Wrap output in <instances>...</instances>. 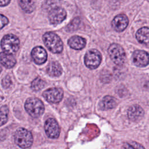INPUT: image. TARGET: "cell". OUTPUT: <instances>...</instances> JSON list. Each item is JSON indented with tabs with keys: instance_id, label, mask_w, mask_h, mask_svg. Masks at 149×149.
<instances>
[{
	"instance_id": "obj_1",
	"label": "cell",
	"mask_w": 149,
	"mask_h": 149,
	"mask_svg": "<svg viewBox=\"0 0 149 149\" xmlns=\"http://www.w3.org/2000/svg\"><path fill=\"white\" fill-rule=\"evenodd\" d=\"M42 40L47 48L54 54L61 53L63 50V42L59 37L54 33L48 32L42 36Z\"/></svg>"
},
{
	"instance_id": "obj_2",
	"label": "cell",
	"mask_w": 149,
	"mask_h": 149,
	"mask_svg": "<svg viewBox=\"0 0 149 149\" xmlns=\"http://www.w3.org/2000/svg\"><path fill=\"white\" fill-rule=\"evenodd\" d=\"M14 140L15 143L22 148L30 147L33 141L31 132L24 128H19L15 132Z\"/></svg>"
},
{
	"instance_id": "obj_3",
	"label": "cell",
	"mask_w": 149,
	"mask_h": 149,
	"mask_svg": "<svg viewBox=\"0 0 149 149\" xmlns=\"http://www.w3.org/2000/svg\"><path fill=\"white\" fill-rule=\"evenodd\" d=\"M27 112L33 118L41 116L44 111V105L42 102L37 98H28L24 105Z\"/></svg>"
},
{
	"instance_id": "obj_4",
	"label": "cell",
	"mask_w": 149,
	"mask_h": 149,
	"mask_svg": "<svg viewBox=\"0 0 149 149\" xmlns=\"http://www.w3.org/2000/svg\"><path fill=\"white\" fill-rule=\"evenodd\" d=\"M20 41L19 38L15 35L9 34L5 35L2 39L1 45L5 53L14 54L19 49Z\"/></svg>"
},
{
	"instance_id": "obj_5",
	"label": "cell",
	"mask_w": 149,
	"mask_h": 149,
	"mask_svg": "<svg viewBox=\"0 0 149 149\" xmlns=\"http://www.w3.org/2000/svg\"><path fill=\"white\" fill-rule=\"evenodd\" d=\"M108 54L112 61L118 65H122L126 59V54L123 48L118 44L113 43L108 49Z\"/></svg>"
},
{
	"instance_id": "obj_6",
	"label": "cell",
	"mask_w": 149,
	"mask_h": 149,
	"mask_svg": "<svg viewBox=\"0 0 149 149\" xmlns=\"http://www.w3.org/2000/svg\"><path fill=\"white\" fill-rule=\"evenodd\" d=\"M102 59L101 53L97 49H91L88 50L84 56V63L90 69H96L100 64Z\"/></svg>"
},
{
	"instance_id": "obj_7",
	"label": "cell",
	"mask_w": 149,
	"mask_h": 149,
	"mask_svg": "<svg viewBox=\"0 0 149 149\" xmlns=\"http://www.w3.org/2000/svg\"><path fill=\"white\" fill-rule=\"evenodd\" d=\"M42 95L48 102L55 104L58 103L62 100L63 93L60 88H52L45 90Z\"/></svg>"
},
{
	"instance_id": "obj_8",
	"label": "cell",
	"mask_w": 149,
	"mask_h": 149,
	"mask_svg": "<svg viewBox=\"0 0 149 149\" xmlns=\"http://www.w3.org/2000/svg\"><path fill=\"white\" fill-rule=\"evenodd\" d=\"M45 131L47 136L51 139H56L60 134V127L54 118H48L45 122Z\"/></svg>"
},
{
	"instance_id": "obj_9",
	"label": "cell",
	"mask_w": 149,
	"mask_h": 149,
	"mask_svg": "<svg viewBox=\"0 0 149 149\" xmlns=\"http://www.w3.org/2000/svg\"><path fill=\"white\" fill-rule=\"evenodd\" d=\"M66 16L65 10L61 7L52 9L48 14V19L52 24H58L63 21Z\"/></svg>"
},
{
	"instance_id": "obj_10",
	"label": "cell",
	"mask_w": 149,
	"mask_h": 149,
	"mask_svg": "<svg viewBox=\"0 0 149 149\" xmlns=\"http://www.w3.org/2000/svg\"><path fill=\"white\" fill-rule=\"evenodd\" d=\"M32 59L37 65H42L47 59V54L44 48L40 46L34 47L31 53Z\"/></svg>"
},
{
	"instance_id": "obj_11",
	"label": "cell",
	"mask_w": 149,
	"mask_h": 149,
	"mask_svg": "<svg viewBox=\"0 0 149 149\" xmlns=\"http://www.w3.org/2000/svg\"><path fill=\"white\" fill-rule=\"evenodd\" d=\"M129 20L124 14H119L116 16L112 21V26L118 32L123 31L127 26Z\"/></svg>"
},
{
	"instance_id": "obj_12",
	"label": "cell",
	"mask_w": 149,
	"mask_h": 149,
	"mask_svg": "<svg viewBox=\"0 0 149 149\" xmlns=\"http://www.w3.org/2000/svg\"><path fill=\"white\" fill-rule=\"evenodd\" d=\"M133 63L138 67H144L148 64V54L145 51H136L133 55Z\"/></svg>"
},
{
	"instance_id": "obj_13",
	"label": "cell",
	"mask_w": 149,
	"mask_h": 149,
	"mask_svg": "<svg viewBox=\"0 0 149 149\" xmlns=\"http://www.w3.org/2000/svg\"><path fill=\"white\" fill-rule=\"evenodd\" d=\"M144 113V111L140 106L138 105H133L129 108L127 115L130 120L136 122L140 120L143 118Z\"/></svg>"
},
{
	"instance_id": "obj_14",
	"label": "cell",
	"mask_w": 149,
	"mask_h": 149,
	"mask_svg": "<svg viewBox=\"0 0 149 149\" xmlns=\"http://www.w3.org/2000/svg\"><path fill=\"white\" fill-rule=\"evenodd\" d=\"M68 43L72 48L76 50H80L85 47L86 41L83 37L74 36L69 39Z\"/></svg>"
},
{
	"instance_id": "obj_15",
	"label": "cell",
	"mask_w": 149,
	"mask_h": 149,
	"mask_svg": "<svg viewBox=\"0 0 149 149\" xmlns=\"http://www.w3.org/2000/svg\"><path fill=\"white\" fill-rule=\"evenodd\" d=\"M0 62L5 68L10 69L15 65L16 60L12 54L2 52H0Z\"/></svg>"
},
{
	"instance_id": "obj_16",
	"label": "cell",
	"mask_w": 149,
	"mask_h": 149,
	"mask_svg": "<svg viewBox=\"0 0 149 149\" xmlns=\"http://www.w3.org/2000/svg\"><path fill=\"white\" fill-rule=\"evenodd\" d=\"M47 72L51 77H58L62 74V69L58 62L53 61L48 65Z\"/></svg>"
},
{
	"instance_id": "obj_17",
	"label": "cell",
	"mask_w": 149,
	"mask_h": 149,
	"mask_svg": "<svg viewBox=\"0 0 149 149\" xmlns=\"http://www.w3.org/2000/svg\"><path fill=\"white\" fill-rule=\"evenodd\" d=\"M116 105V102L115 99L109 95H107L104 97L101 100L100 106L102 110H108L113 108Z\"/></svg>"
},
{
	"instance_id": "obj_18",
	"label": "cell",
	"mask_w": 149,
	"mask_h": 149,
	"mask_svg": "<svg viewBox=\"0 0 149 149\" xmlns=\"http://www.w3.org/2000/svg\"><path fill=\"white\" fill-rule=\"evenodd\" d=\"M148 33L149 30L147 27H144L140 29L136 34V37L138 41L141 44L148 45Z\"/></svg>"
},
{
	"instance_id": "obj_19",
	"label": "cell",
	"mask_w": 149,
	"mask_h": 149,
	"mask_svg": "<svg viewBox=\"0 0 149 149\" xmlns=\"http://www.w3.org/2000/svg\"><path fill=\"white\" fill-rule=\"evenodd\" d=\"M21 8L26 13H31L35 9V3L33 0H19Z\"/></svg>"
},
{
	"instance_id": "obj_20",
	"label": "cell",
	"mask_w": 149,
	"mask_h": 149,
	"mask_svg": "<svg viewBox=\"0 0 149 149\" xmlns=\"http://www.w3.org/2000/svg\"><path fill=\"white\" fill-rule=\"evenodd\" d=\"M45 85V82L40 79V77L36 78L32 82L31 84V88L33 90L37 91L42 89Z\"/></svg>"
},
{
	"instance_id": "obj_21",
	"label": "cell",
	"mask_w": 149,
	"mask_h": 149,
	"mask_svg": "<svg viewBox=\"0 0 149 149\" xmlns=\"http://www.w3.org/2000/svg\"><path fill=\"white\" fill-rule=\"evenodd\" d=\"M8 108L6 105H3L0 108V126L5 124L8 120Z\"/></svg>"
},
{
	"instance_id": "obj_22",
	"label": "cell",
	"mask_w": 149,
	"mask_h": 149,
	"mask_svg": "<svg viewBox=\"0 0 149 149\" xmlns=\"http://www.w3.org/2000/svg\"><path fill=\"white\" fill-rule=\"evenodd\" d=\"M80 23V20L79 17H76L66 27V30L68 31H72L76 30Z\"/></svg>"
},
{
	"instance_id": "obj_23",
	"label": "cell",
	"mask_w": 149,
	"mask_h": 149,
	"mask_svg": "<svg viewBox=\"0 0 149 149\" xmlns=\"http://www.w3.org/2000/svg\"><path fill=\"white\" fill-rule=\"evenodd\" d=\"M12 82H11V79L10 77L8 75L6 76L2 80V85L3 86V88H8L10 84H11Z\"/></svg>"
},
{
	"instance_id": "obj_24",
	"label": "cell",
	"mask_w": 149,
	"mask_h": 149,
	"mask_svg": "<svg viewBox=\"0 0 149 149\" xmlns=\"http://www.w3.org/2000/svg\"><path fill=\"white\" fill-rule=\"evenodd\" d=\"M124 148H143L144 147L143 146L140 145L139 144H137L136 143L134 142H131L130 143H126L124 147Z\"/></svg>"
},
{
	"instance_id": "obj_25",
	"label": "cell",
	"mask_w": 149,
	"mask_h": 149,
	"mask_svg": "<svg viewBox=\"0 0 149 149\" xmlns=\"http://www.w3.org/2000/svg\"><path fill=\"white\" fill-rule=\"evenodd\" d=\"M9 22L8 19L4 15L0 14V30L6 26Z\"/></svg>"
},
{
	"instance_id": "obj_26",
	"label": "cell",
	"mask_w": 149,
	"mask_h": 149,
	"mask_svg": "<svg viewBox=\"0 0 149 149\" xmlns=\"http://www.w3.org/2000/svg\"><path fill=\"white\" fill-rule=\"evenodd\" d=\"M6 132L4 130H0V142L3 141L6 139Z\"/></svg>"
},
{
	"instance_id": "obj_27",
	"label": "cell",
	"mask_w": 149,
	"mask_h": 149,
	"mask_svg": "<svg viewBox=\"0 0 149 149\" xmlns=\"http://www.w3.org/2000/svg\"><path fill=\"white\" fill-rule=\"evenodd\" d=\"M10 0H0V6H5L8 5Z\"/></svg>"
},
{
	"instance_id": "obj_28",
	"label": "cell",
	"mask_w": 149,
	"mask_h": 149,
	"mask_svg": "<svg viewBox=\"0 0 149 149\" xmlns=\"http://www.w3.org/2000/svg\"><path fill=\"white\" fill-rule=\"evenodd\" d=\"M2 68H1V66H0V73H1V72H2Z\"/></svg>"
}]
</instances>
